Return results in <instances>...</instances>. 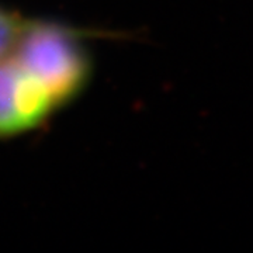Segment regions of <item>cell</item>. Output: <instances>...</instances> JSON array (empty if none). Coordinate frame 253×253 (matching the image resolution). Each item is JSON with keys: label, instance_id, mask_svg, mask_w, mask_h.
I'll return each mask as SVG.
<instances>
[{"label": "cell", "instance_id": "3957f363", "mask_svg": "<svg viewBox=\"0 0 253 253\" xmlns=\"http://www.w3.org/2000/svg\"><path fill=\"white\" fill-rule=\"evenodd\" d=\"M30 17L21 14L18 10L0 4V59L7 56L17 45Z\"/></svg>", "mask_w": 253, "mask_h": 253}, {"label": "cell", "instance_id": "7a4b0ae2", "mask_svg": "<svg viewBox=\"0 0 253 253\" xmlns=\"http://www.w3.org/2000/svg\"><path fill=\"white\" fill-rule=\"evenodd\" d=\"M61 109L42 82L16 58L0 59V141L45 126Z\"/></svg>", "mask_w": 253, "mask_h": 253}, {"label": "cell", "instance_id": "6da1fadb", "mask_svg": "<svg viewBox=\"0 0 253 253\" xmlns=\"http://www.w3.org/2000/svg\"><path fill=\"white\" fill-rule=\"evenodd\" d=\"M94 38L120 40L128 34L30 17L10 55L42 82L62 110L79 99L93 79L94 61L87 41Z\"/></svg>", "mask_w": 253, "mask_h": 253}]
</instances>
